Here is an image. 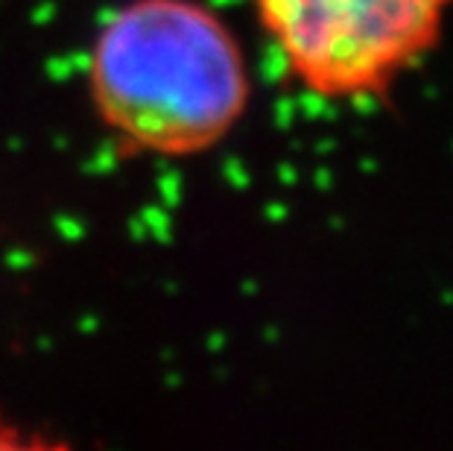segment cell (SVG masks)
<instances>
[{
    "mask_svg": "<svg viewBox=\"0 0 453 451\" xmlns=\"http://www.w3.org/2000/svg\"><path fill=\"white\" fill-rule=\"evenodd\" d=\"M85 91L132 156L194 159L246 118L252 74L237 33L205 0H127L91 38Z\"/></svg>",
    "mask_w": 453,
    "mask_h": 451,
    "instance_id": "6da1fadb",
    "label": "cell"
},
{
    "mask_svg": "<svg viewBox=\"0 0 453 451\" xmlns=\"http://www.w3.org/2000/svg\"><path fill=\"white\" fill-rule=\"evenodd\" d=\"M453 0H252L260 30L304 91L372 100L436 47Z\"/></svg>",
    "mask_w": 453,
    "mask_h": 451,
    "instance_id": "7a4b0ae2",
    "label": "cell"
}]
</instances>
